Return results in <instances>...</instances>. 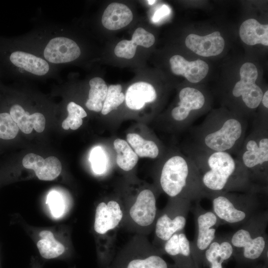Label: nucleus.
<instances>
[{
  "label": "nucleus",
  "mask_w": 268,
  "mask_h": 268,
  "mask_svg": "<svg viewBox=\"0 0 268 268\" xmlns=\"http://www.w3.org/2000/svg\"><path fill=\"white\" fill-rule=\"evenodd\" d=\"M187 153L200 172L207 198L220 193L265 192L252 183L243 164L228 152L206 150L191 143Z\"/></svg>",
  "instance_id": "f257e3e1"
},
{
  "label": "nucleus",
  "mask_w": 268,
  "mask_h": 268,
  "mask_svg": "<svg viewBox=\"0 0 268 268\" xmlns=\"http://www.w3.org/2000/svg\"><path fill=\"white\" fill-rule=\"evenodd\" d=\"M244 118L235 113H212L192 130V143L206 150L236 155L246 136L248 122Z\"/></svg>",
  "instance_id": "f03ea898"
},
{
  "label": "nucleus",
  "mask_w": 268,
  "mask_h": 268,
  "mask_svg": "<svg viewBox=\"0 0 268 268\" xmlns=\"http://www.w3.org/2000/svg\"><path fill=\"white\" fill-rule=\"evenodd\" d=\"M159 184L170 198H181L199 202L207 198L200 172L188 156L174 154L166 160L161 167Z\"/></svg>",
  "instance_id": "7ed1b4c3"
},
{
  "label": "nucleus",
  "mask_w": 268,
  "mask_h": 268,
  "mask_svg": "<svg viewBox=\"0 0 268 268\" xmlns=\"http://www.w3.org/2000/svg\"><path fill=\"white\" fill-rule=\"evenodd\" d=\"M252 183L266 192L268 184V120L257 117L236 155Z\"/></svg>",
  "instance_id": "20e7f679"
},
{
  "label": "nucleus",
  "mask_w": 268,
  "mask_h": 268,
  "mask_svg": "<svg viewBox=\"0 0 268 268\" xmlns=\"http://www.w3.org/2000/svg\"><path fill=\"white\" fill-rule=\"evenodd\" d=\"M257 193L227 192L210 195L213 213L220 224L227 223L239 227L258 212Z\"/></svg>",
  "instance_id": "39448f33"
},
{
  "label": "nucleus",
  "mask_w": 268,
  "mask_h": 268,
  "mask_svg": "<svg viewBox=\"0 0 268 268\" xmlns=\"http://www.w3.org/2000/svg\"><path fill=\"white\" fill-rule=\"evenodd\" d=\"M268 220L267 211H258L228 236L233 247V254H240L245 259L255 260L264 252L267 253Z\"/></svg>",
  "instance_id": "423d86ee"
},
{
  "label": "nucleus",
  "mask_w": 268,
  "mask_h": 268,
  "mask_svg": "<svg viewBox=\"0 0 268 268\" xmlns=\"http://www.w3.org/2000/svg\"><path fill=\"white\" fill-rule=\"evenodd\" d=\"M123 206V220L131 229L143 233L154 228L159 211L155 195L150 189L142 190L133 200Z\"/></svg>",
  "instance_id": "0eeeda50"
},
{
  "label": "nucleus",
  "mask_w": 268,
  "mask_h": 268,
  "mask_svg": "<svg viewBox=\"0 0 268 268\" xmlns=\"http://www.w3.org/2000/svg\"><path fill=\"white\" fill-rule=\"evenodd\" d=\"M191 201L181 198H170L165 208L159 211L154 224L155 238L164 244L174 234L184 231Z\"/></svg>",
  "instance_id": "6e6552de"
},
{
  "label": "nucleus",
  "mask_w": 268,
  "mask_h": 268,
  "mask_svg": "<svg viewBox=\"0 0 268 268\" xmlns=\"http://www.w3.org/2000/svg\"><path fill=\"white\" fill-rule=\"evenodd\" d=\"M179 98L177 106L171 111V117L173 122L180 127L187 128L203 110L206 105V97L200 90L186 87L180 90Z\"/></svg>",
  "instance_id": "1a4fd4ad"
},
{
  "label": "nucleus",
  "mask_w": 268,
  "mask_h": 268,
  "mask_svg": "<svg viewBox=\"0 0 268 268\" xmlns=\"http://www.w3.org/2000/svg\"><path fill=\"white\" fill-rule=\"evenodd\" d=\"M240 80L237 82L232 90L234 98H241L248 110H253L260 105L264 92L255 83L258 72L256 67L251 63L244 64L240 69Z\"/></svg>",
  "instance_id": "9d476101"
},
{
  "label": "nucleus",
  "mask_w": 268,
  "mask_h": 268,
  "mask_svg": "<svg viewBox=\"0 0 268 268\" xmlns=\"http://www.w3.org/2000/svg\"><path fill=\"white\" fill-rule=\"evenodd\" d=\"M194 213L196 234L194 241L191 242L192 253H204L215 239L216 228L220 223L213 211L205 210L198 202Z\"/></svg>",
  "instance_id": "9b49d317"
},
{
  "label": "nucleus",
  "mask_w": 268,
  "mask_h": 268,
  "mask_svg": "<svg viewBox=\"0 0 268 268\" xmlns=\"http://www.w3.org/2000/svg\"><path fill=\"white\" fill-rule=\"evenodd\" d=\"M124 217L123 204L111 200L102 201L97 206L94 229L99 234L104 235L117 228Z\"/></svg>",
  "instance_id": "f8f14e48"
},
{
  "label": "nucleus",
  "mask_w": 268,
  "mask_h": 268,
  "mask_svg": "<svg viewBox=\"0 0 268 268\" xmlns=\"http://www.w3.org/2000/svg\"><path fill=\"white\" fill-rule=\"evenodd\" d=\"M81 52L77 44L70 39L59 37L52 39L44 51L45 58L55 64L68 63L77 59Z\"/></svg>",
  "instance_id": "ddd939ff"
},
{
  "label": "nucleus",
  "mask_w": 268,
  "mask_h": 268,
  "mask_svg": "<svg viewBox=\"0 0 268 268\" xmlns=\"http://www.w3.org/2000/svg\"><path fill=\"white\" fill-rule=\"evenodd\" d=\"M188 48L202 57L215 56L223 50L225 42L218 31L204 36L195 34H189L185 40Z\"/></svg>",
  "instance_id": "4468645a"
},
{
  "label": "nucleus",
  "mask_w": 268,
  "mask_h": 268,
  "mask_svg": "<svg viewBox=\"0 0 268 268\" xmlns=\"http://www.w3.org/2000/svg\"><path fill=\"white\" fill-rule=\"evenodd\" d=\"M22 165L25 168L33 170L38 178L44 181L55 179L62 171L61 163L55 156L44 159L40 155L30 153L23 157Z\"/></svg>",
  "instance_id": "2eb2a0df"
},
{
  "label": "nucleus",
  "mask_w": 268,
  "mask_h": 268,
  "mask_svg": "<svg viewBox=\"0 0 268 268\" xmlns=\"http://www.w3.org/2000/svg\"><path fill=\"white\" fill-rule=\"evenodd\" d=\"M170 64L174 74L182 75L192 83H198L202 80L209 69L208 65L203 61L198 59L189 62L178 55L170 59Z\"/></svg>",
  "instance_id": "dca6fc26"
},
{
  "label": "nucleus",
  "mask_w": 268,
  "mask_h": 268,
  "mask_svg": "<svg viewBox=\"0 0 268 268\" xmlns=\"http://www.w3.org/2000/svg\"><path fill=\"white\" fill-rule=\"evenodd\" d=\"M157 94L154 87L145 82H138L130 86L126 92V104L131 109H142L146 103L154 102Z\"/></svg>",
  "instance_id": "f3484780"
},
{
  "label": "nucleus",
  "mask_w": 268,
  "mask_h": 268,
  "mask_svg": "<svg viewBox=\"0 0 268 268\" xmlns=\"http://www.w3.org/2000/svg\"><path fill=\"white\" fill-rule=\"evenodd\" d=\"M9 114L19 130L25 134H30L33 129L38 133H41L45 129V118L40 113L29 115L20 105L14 104L10 107Z\"/></svg>",
  "instance_id": "a211bd4d"
},
{
  "label": "nucleus",
  "mask_w": 268,
  "mask_h": 268,
  "mask_svg": "<svg viewBox=\"0 0 268 268\" xmlns=\"http://www.w3.org/2000/svg\"><path fill=\"white\" fill-rule=\"evenodd\" d=\"M133 18V13L127 5L113 2L105 9L102 17V23L106 28L116 30L128 25Z\"/></svg>",
  "instance_id": "6ab92c4d"
},
{
  "label": "nucleus",
  "mask_w": 268,
  "mask_h": 268,
  "mask_svg": "<svg viewBox=\"0 0 268 268\" xmlns=\"http://www.w3.org/2000/svg\"><path fill=\"white\" fill-rule=\"evenodd\" d=\"M239 34L242 41L247 45H268V24H261L255 19L243 22L240 27Z\"/></svg>",
  "instance_id": "aec40b11"
},
{
  "label": "nucleus",
  "mask_w": 268,
  "mask_h": 268,
  "mask_svg": "<svg viewBox=\"0 0 268 268\" xmlns=\"http://www.w3.org/2000/svg\"><path fill=\"white\" fill-rule=\"evenodd\" d=\"M10 60L16 67L37 75H45L49 70L45 60L26 52H14L10 56Z\"/></svg>",
  "instance_id": "412c9836"
},
{
  "label": "nucleus",
  "mask_w": 268,
  "mask_h": 268,
  "mask_svg": "<svg viewBox=\"0 0 268 268\" xmlns=\"http://www.w3.org/2000/svg\"><path fill=\"white\" fill-rule=\"evenodd\" d=\"M41 239L37 243L40 255L46 259H52L61 256L65 251V248L57 241L52 232L43 230L39 233Z\"/></svg>",
  "instance_id": "4be33fe9"
},
{
  "label": "nucleus",
  "mask_w": 268,
  "mask_h": 268,
  "mask_svg": "<svg viewBox=\"0 0 268 268\" xmlns=\"http://www.w3.org/2000/svg\"><path fill=\"white\" fill-rule=\"evenodd\" d=\"M90 89L89 91V99L85 105L90 110L100 112L103 107V102L107 95L108 87L105 81L101 78L96 77L89 81Z\"/></svg>",
  "instance_id": "5701e85b"
},
{
  "label": "nucleus",
  "mask_w": 268,
  "mask_h": 268,
  "mask_svg": "<svg viewBox=\"0 0 268 268\" xmlns=\"http://www.w3.org/2000/svg\"><path fill=\"white\" fill-rule=\"evenodd\" d=\"M113 144L117 153L116 162L118 166L125 171L133 169L138 160L137 154L124 139L117 138L114 141Z\"/></svg>",
  "instance_id": "b1692460"
},
{
  "label": "nucleus",
  "mask_w": 268,
  "mask_h": 268,
  "mask_svg": "<svg viewBox=\"0 0 268 268\" xmlns=\"http://www.w3.org/2000/svg\"><path fill=\"white\" fill-rule=\"evenodd\" d=\"M127 139L134 152L139 157L155 158L159 154V147L154 141L146 140L135 133L128 134Z\"/></svg>",
  "instance_id": "393cba45"
},
{
  "label": "nucleus",
  "mask_w": 268,
  "mask_h": 268,
  "mask_svg": "<svg viewBox=\"0 0 268 268\" xmlns=\"http://www.w3.org/2000/svg\"><path fill=\"white\" fill-rule=\"evenodd\" d=\"M67 117L63 122L62 128L66 130L69 128L72 130L78 129L82 124V118L87 114L82 107L73 102H69L67 106Z\"/></svg>",
  "instance_id": "a878e982"
},
{
  "label": "nucleus",
  "mask_w": 268,
  "mask_h": 268,
  "mask_svg": "<svg viewBox=\"0 0 268 268\" xmlns=\"http://www.w3.org/2000/svg\"><path fill=\"white\" fill-rule=\"evenodd\" d=\"M120 84L111 85L108 88L107 95L103 104L101 113L106 115L117 108L124 101L125 95Z\"/></svg>",
  "instance_id": "bb28decb"
},
{
  "label": "nucleus",
  "mask_w": 268,
  "mask_h": 268,
  "mask_svg": "<svg viewBox=\"0 0 268 268\" xmlns=\"http://www.w3.org/2000/svg\"><path fill=\"white\" fill-rule=\"evenodd\" d=\"M127 268H168L166 262L157 255H151L143 259H134Z\"/></svg>",
  "instance_id": "cd10ccee"
},
{
  "label": "nucleus",
  "mask_w": 268,
  "mask_h": 268,
  "mask_svg": "<svg viewBox=\"0 0 268 268\" xmlns=\"http://www.w3.org/2000/svg\"><path fill=\"white\" fill-rule=\"evenodd\" d=\"M89 160L93 171L96 174H101L106 170L107 159L106 154L100 146H96L91 151Z\"/></svg>",
  "instance_id": "c85d7f7f"
},
{
  "label": "nucleus",
  "mask_w": 268,
  "mask_h": 268,
  "mask_svg": "<svg viewBox=\"0 0 268 268\" xmlns=\"http://www.w3.org/2000/svg\"><path fill=\"white\" fill-rule=\"evenodd\" d=\"M48 204L51 213L55 217H60L64 213L65 205L62 196L56 191H52L47 196Z\"/></svg>",
  "instance_id": "c756f323"
},
{
  "label": "nucleus",
  "mask_w": 268,
  "mask_h": 268,
  "mask_svg": "<svg viewBox=\"0 0 268 268\" xmlns=\"http://www.w3.org/2000/svg\"><path fill=\"white\" fill-rule=\"evenodd\" d=\"M136 47L132 40H124L117 44L114 53L118 57L130 59L135 55Z\"/></svg>",
  "instance_id": "7c9ffc66"
},
{
  "label": "nucleus",
  "mask_w": 268,
  "mask_h": 268,
  "mask_svg": "<svg viewBox=\"0 0 268 268\" xmlns=\"http://www.w3.org/2000/svg\"><path fill=\"white\" fill-rule=\"evenodd\" d=\"M131 40L137 46L149 48L154 43L155 37L152 34L139 27L134 31Z\"/></svg>",
  "instance_id": "2f4dec72"
},
{
  "label": "nucleus",
  "mask_w": 268,
  "mask_h": 268,
  "mask_svg": "<svg viewBox=\"0 0 268 268\" xmlns=\"http://www.w3.org/2000/svg\"><path fill=\"white\" fill-rule=\"evenodd\" d=\"M219 242L218 255L220 261L223 263L231 257L233 253V249L228 236L219 237Z\"/></svg>",
  "instance_id": "473e14b6"
},
{
  "label": "nucleus",
  "mask_w": 268,
  "mask_h": 268,
  "mask_svg": "<svg viewBox=\"0 0 268 268\" xmlns=\"http://www.w3.org/2000/svg\"><path fill=\"white\" fill-rule=\"evenodd\" d=\"M171 12L170 7L165 4L162 5L156 10L152 18L153 22H157L162 18L168 16Z\"/></svg>",
  "instance_id": "72a5a7b5"
},
{
  "label": "nucleus",
  "mask_w": 268,
  "mask_h": 268,
  "mask_svg": "<svg viewBox=\"0 0 268 268\" xmlns=\"http://www.w3.org/2000/svg\"><path fill=\"white\" fill-rule=\"evenodd\" d=\"M260 104H262V105L266 108H268V90H267L263 94V98Z\"/></svg>",
  "instance_id": "f704fd0d"
},
{
  "label": "nucleus",
  "mask_w": 268,
  "mask_h": 268,
  "mask_svg": "<svg viewBox=\"0 0 268 268\" xmlns=\"http://www.w3.org/2000/svg\"><path fill=\"white\" fill-rule=\"evenodd\" d=\"M147 2H148V3L149 4L151 5V4H153V3H154L155 2L156 0H147Z\"/></svg>",
  "instance_id": "c9c22d12"
}]
</instances>
